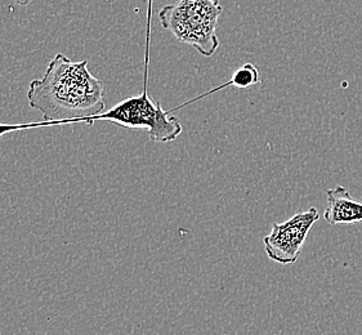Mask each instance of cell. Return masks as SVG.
Instances as JSON below:
<instances>
[{"instance_id": "1", "label": "cell", "mask_w": 362, "mask_h": 335, "mask_svg": "<svg viewBox=\"0 0 362 335\" xmlns=\"http://www.w3.org/2000/svg\"><path fill=\"white\" fill-rule=\"evenodd\" d=\"M103 83L88 69V61L73 62L57 53L42 79L30 83V107L51 125L87 123L105 110Z\"/></svg>"}, {"instance_id": "2", "label": "cell", "mask_w": 362, "mask_h": 335, "mask_svg": "<svg viewBox=\"0 0 362 335\" xmlns=\"http://www.w3.org/2000/svg\"><path fill=\"white\" fill-rule=\"evenodd\" d=\"M223 13L219 0H178L161 8L163 29L170 31L181 43L189 44L204 57H211L221 42L218 22Z\"/></svg>"}, {"instance_id": "3", "label": "cell", "mask_w": 362, "mask_h": 335, "mask_svg": "<svg viewBox=\"0 0 362 335\" xmlns=\"http://www.w3.org/2000/svg\"><path fill=\"white\" fill-rule=\"evenodd\" d=\"M170 114L161 107L159 101L153 102L144 90L142 95L129 97L107 112L93 117L92 125L95 120H107L124 128L146 129L153 142L169 143L178 139L183 131L180 120Z\"/></svg>"}, {"instance_id": "4", "label": "cell", "mask_w": 362, "mask_h": 335, "mask_svg": "<svg viewBox=\"0 0 362 335\" xmlns=\"http://www.w3.org/2000/svg\"><path fill=\"white\" fill-rule=\"evenodd\" d=\"M320 217L319 209L312 206L307 211H298L283 223H274L272 231L263 237L268 258L280 264L297 262L307 236Z\"/></svg>"}, {"instance_id": "5", "label": "cell", "mask_w": 362, "mask_h": 335, "mask_svg": "<svg viewBox=\"0 0 362 335\" xmlns=\"http://www.w3.org/2000/svg\"><path fill=\"white\" fill-rule=\"evenodd\" d=\"M327 206L324 218L332 226L355 225L362 222V203L356 200L343 186L326 191Z\"/></svg>"}, {"instance_id": "6", "label": "cell", "mask_w": 362, "mask_h": 335, "mask_svg": "<svg viewBox=\"0 0 362 335\" xmlns=\"http://www.w3.org/2000/svg\"><path fill=\"white\" fill-rule=\"evenodd\" d=\"M261 83V75H259V71H258V69L253 65V64H250V62H247V64H244L243 66H240L239 69L233 73V75L231 76V79L225 83V84H222V86H219V87L214 88V89H211L209 90L208 93H205L203 95H199V97H196L194 100H191L189 102L185 103V105H182L180 107H177V109L170 110L172 112L175 111V110L181 109L183 106H186V105H189V103H194L195 101H199V100H203L205 98L206 95H213V93H216L218 90H222V89H225L227 87H235L240 88V89H245V88L253 87V86H257V84H259Z\"/></svg>"}, {"instance_id": "7", "label": "cell", "mask_w": 362, "mask_h": 335, "mask_svg": "<svg viewBox=\"0 0 362 335\" xmlns=\"http://www.w3.org/2000/svg\"><path fill=\"white\" fill-rule=\"evenodd\" d=\"M153 0H148V9H147V48H146L145 61V89H147V79H148V65H150V40H151V21H153Z\"/></svg>"}, {"instance_id": "8", "label": "cell", "mask_w": 362, "mask_h": 335, "mask_svg": "<svg viewBox=\"0 0 362 335\" xmlns=\"http://www.w3.org/2000/svg\"><path fill=\"white\" fill-rule=\"evenodd\" d=\"M37 127H43V123H30V124H8V123H1L0 122V139H3L8 133L13 131H23V129H30V128H37Z\"/></svg>"}, {"instance_id": "9", "label": "cell", "mask_w": 362, "mask_h": 335, "mask_svg": "<svg viewBox=\"0 0 362 335\" xmlns=\"http://www.w3.org/2000/svg\"><path fill=\"white\" fill-rule=\"evenodd\" d=\"M17 1H18L20 4H23V6H25V4H28V3H29L30 0H17Z\"/></svg>"}]
</instances>
